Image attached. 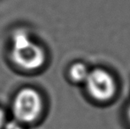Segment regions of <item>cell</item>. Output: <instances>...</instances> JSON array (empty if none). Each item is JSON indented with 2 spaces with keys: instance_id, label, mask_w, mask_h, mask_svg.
<instances>
[{
  "instance_id": "obj_5",
  "label": "cell",
  "mask_w": 130,
  "mask_h": 129,
  "mask_svg": "<svg viewBox=\"0 0 130 129\" xmlns=\"http://www.w3.org/2000/svg\"><path fill=\"white\" fill-rule=\"evenodd\" d=\"M3 129H25L23 125L19 121H9L4 126Z\"/></svg>"
},
{
  "instance_id": "obj_4",
  "label": "cell",
  "mask_w": 130,
  "mask_h": 129,
  "mask_svg": "<svg viewBox=\"0 0 130 129\" xmlns=\"http://www.w3.org/2000/svg\"><path fill=\"white\" fill-rule=\"evenodd\" d=\"M90 70L82 63H76L70 68V77L76 82H85Z\"/></svg>"
},
{
  "instance_id": "obj_3",
  "label": "cell",
  "mask_w": 130,
  "mask_h": 129,
  "mask_svg": "<svg viewBox=\"0 0 130 129\" xmlns=\"http://www.w3.org/2000/svg\"><path fill=\"white\" fill-rule=\"evenodd\" d=\"M12 109L17 121L21 124L33 123L41 115L43 109L39 93L33 88H23L15 97Z\"/></svg>"
},
{
  "instance_id": "obj_2",
  "label": "cell",
  "mask_w": 130,
  "mask_h": 129,
  "mask_svg": "<svg viewBox=\"0 0 130 129\" xmlns=\"http://www.w3.org/2000/svg\"><path fill=\"white\" fill-rule=\"evenodd\" d=\"M12 43V60L20 67L33 70L39 68L43 64L45 55L43 49L33 43L26 32H16L13 35Z\"/></svg>"
},
{
  "instance_id": "obj_1",
  "label": "cell",
  "mask_w": 130,
  "mask_h": 129,
  "mask_svg": "<svg viewBox=\"0 0 130 129\" xmlns=\"http://www.w3.org/2000/svg\"><path fill=\"white\" fill-rule=\"evenodd\" d=\"M84 84L89 97L100 104L111 103L118 94L116 77L111 71L103 67L90 70Z\"/></svg>"
},
{
  "instance_id": "obj_6",
  "label": "cell",
  "mask_w": 130,
  "mask_h": 129,
  "mask_svg": "<svg viewBox=\"0 0 130 129\" xmlns=\"http://www.w3.org/2000/svg\"><path fill=\"white\" fill-rule=\"evenodd\" d=\"M5 116L3 110L0 109V129H3L4 126L5 125Z\"/></svg>"
},
{
  "instance_id": "obj_7",
  "label": "cell",
  "mask_w": 130,
  "mask_h": 129,
  "mask_svg": "<svg viewBox=\"0 0 130 129\" xmlns=\"http://www.w3.org/2000/svg\"><path fill=\"white\" fill-rule=\"evenodd\" d=\"M126 118H127V123L130 125V103L127 105V110H126Z\"/></svg>"
}]
</instances>
